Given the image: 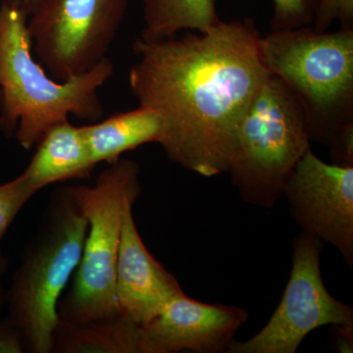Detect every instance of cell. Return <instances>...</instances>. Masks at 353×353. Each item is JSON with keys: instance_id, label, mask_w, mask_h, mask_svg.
<instances>
[{"instance_id": "obj_1", "label": "cell", "mask_w": 353, "mask_h": 353, "mask_svg": "<svg viewBox=\"0 0 353 353\" xmlns=\"http://www.w3.org/2000/svg\"><path fill=\"white\" fill-rule=\"evenodd\" d=\"M259 39L245 19L134 41L130 88L139 105L159 115L158 143L172 161L206 178L227 172L236 128L269 75Z\"/></svg>"}, {"instance_id": "obj_2", "label": "cell", "mask_w": 353, "mask_h": 353, "mask_svg": "<svg viewBox=\"0 0 353 353\" xmlns=\"http://www.w3.org/2000/svg\"><path fill=\"white\" fill-rule=\"evenodd\" d=\"M28 16L19 0L0 2V131L15 134L20 145L31 150L70 114L90 122L101 119L97 92L113 76L114 65L105 57L87 73L52 80L32 57Z\"/></svg>"}, {"instance_id": "obj_3", "label": "cell", "mask_w": 353, "mask_h": 353, "mask_svg": "<svg viewBox=\"0 0 353 353\" xmlns=\"http://www.w3.org/2000/svg\"><path fill=\"white\" fill-rule=\"evenodd\" d=\"M259 52L303 104L311 141L333 150L353 141V29L271 31L260 37Z\"/></svg>"}, {"instance_id": "obj_4", "label": "cell", "mask_w": 353, "mask_h": 353, "mask_svg": "<svg viewBox=\"0 0 353 353\" xmlns=\"http://www.w3.org/2000/svg\"><path fill=\"white\" fill-rule=\"evenodd\" d=\"M87 231V218L71 187L55 190L9 292L10 321L19 330L26 352H53L58 303L80 263Z\"/></svg>"}, {"instance_id": "obj_5", "label": "cell", "mask_w": 353, "mask_h": 353, "mask_svg": "<svg viewBox=\"0 0 353 353\" xmlns=\"http://www.w3.org/2000/svg\"><path fill=\"white\" fill-rule=\"evenodd\" d=\"M108 165L92 187H71L88 221L73 285L58 303L60 320L72 324L122 314L115 294L118 252L125 216L141 194V185L136 162L119 158Z\"/></svg>"}, {"instance_id": "obj_6", "label": "cell", "mask_w": 353, "mask_h": 353, "mask_svg": "<svg viewBox=\"0 0 353 353\" xmlns=\"http://www.w3.org/2000/svg\"><path fill=\"white\" fill-rule=\"evenodd\" d=\"M310 143L303 104L269 73L236 128L228 161L227 172L241 199L273 208Z\"/></svg>"}, {"instance_id": "obj_7", "label": "cell", "mask_w": 353, "mask_h": 353, "mask_svg": "<svg viewBox=\"0 0 353 353\" xmlns=\"http://www.w3.org/2000/svg\"><path fill=\"white\" fill-rule=\"evenodd\" d=\"M128 0H41L28 31L39 62L57 81L87 73L106 57Z\"/></svg>"}, {"instance_id": "obj_8", "label": "cell", "mask_w": 353, "mask_h": 353, "mask_svg": "<svg viewBox=\"0 0 353 353\" xmlns=\"http://www.w3.org/2000/svg\"><path fill=\"white\" fill-rule=\"evenodd\" d=\"M323 241L306 233L294 241L292 267L284 296L263 329L250 340L233 341L230 353H294L323 326H353L352 306L334 299L323 282Z\"/></svg>"}, {"instance_id": "obj_9", "label": "cell", "mask_w": 353, "mask_h": 353, "mask_svg": "<svg viewBox=\"0 0 353 353\" xmlns=\"http://www.w3.org/2000/svg\"><path fill=\"white\" fill-rule=\"evenodd\" d=\"M290 215L303 233L326 241L353 266V166L326 163L309 148L285 183Z\"/></svg>"}, {"instance_id": "obj_10", "label": "cell", "mask_w": 353, "mask_h": 353, "mask_svg": "<svg viewBox=\"0 0 353 353\" xmlns=\"http://www.w3.org/2000/svg\"><path fill=\"white\" fill-rule=\"evenodd\" d=\"M248 319L245 309L203 303L183 292L143 329L154 353H216L227 352Z\"/></svg>"}, {"instance_id": "obj_11", "label": "cell", "mask_w": 353, "mask_h": 353, "mask_svg": "<svg viewBox=\"0 0 353 353\" xmlns=\"http://www.w3.org/2000/svg\"><path fill=\"white\" fill-rule=\"evenodd\" d=\"M115 294L123 314L145 326L183 294L176 279L152 256L132 218L125 216L116 266Z\"/></svg>"}, {"instance_id": "obj_12", "label": "cell", "mask_w": 353, "mask_h": 353, "mask_svg": "<svg viewBox=\"0 0 353 353\" xmlns=\"http://www.w3.org/2000/svg\"><path fill=\"white\" fill-rule=\"evenodd\" d=\"M31 162L23 172L38 192L51 183L85 179L94 171L83 127L62 121L50 128L38 141Z\"/></svg>"}, {"instance_id": "obj_13", "label": "cell", "mask_w": 353, "mask_h": 353, "mask_svg": "<svg viewBox=\"0 0 353 353\" xmlns=\"http://www.w3.org/2000/svg\"><path fill=\"white\" fill-rule=\"evenodd\" d=\"M52 352L154 353L143 326L123 313L83 324L60 320Z\"/></svg>"}, {"instance_id": "obj_14", "label": "cell", "mask_w": 353, "mask_h": 353, "mask_svg": "<svg viewBox=\"0 0 353 353\" xmlns=\"http://www.w3.org/2000/svg\"><path fill=\"white\" fill-rule=\"evenodd\" d=\"M83 127L90 157L95 164L114 163L123 153L146 143H159L162 134L159 115L141 105Z\"/></svg>"}, {"instance_id": "obj_15", "label": "cell", "mask_w": 353, "mask_h": 353, "mask_svg": "<svg viewBox=\"0 0 353 353\" xmlns=\"http://www.w3.org/2000/svg\"><path fill=\"white\" fill-rule=\"evenodd\" d=\"M145 29L139 38L158 41L182 31L205 32L219 24L215 0H143Z\"/></svg>"}, {"instance_id": "obj_16", "label": "cell", "mask_w": 353, "mask_h": 353, "mask_svg": "<svg viewBox=\"0 0 353 353\" xmlns=\"http://www.w3.org/2000/svg\"><path fill=\"white\" fill-rule=\"evenodd\" d=\"M320 0H273L271 31H287L310 26Z\"/></svg>"}, {"instance_id": "obj_17", "label": "cell", "mask_w": 353, "mask_h": 353, "mask_svg": "<svg viewBox=\"0 0 353 353\" xmlns=\"http://www.w3.org/2000/svg\"><path fill=\"white\" fill-rule=\"evenodd\" d=\"M34 194H37L36 190L24 173L10 182L0 185V240L21 209Z\"/></svg>"}, {"instance_id": "obj_18", "label": "cell", "mask_w": 353, "mask_h": 353, "mask_svg": "<svg viewBox=\"0 0 353 353\" xmlns=\"http://www.w3.org/2000/svg\"><path fill=\"white\" fill-rule=\"evenodd\" d=\"M334 22L341 29H353V0H320L312 28L316 32H326Z\"/></svg>"}, {"instance_id": "obj_19", "label": "cell", "mask_w": 353, "mask_h": 353, "mask_svg": "<svg viewBox=\"0 0 353 353\" xmlns=\"http://www.w3.org/2000/svg\"><path fill=\"white\" fill-rule=\"evenodd\" d=\"M25 345L19 330L12 323H0V353H22Z\"/></svg>"}, {"instance_id": "obj_20", "label": "cell", "mask_w": 353, "mask_h": 353, "mask_svg": "<svg viewBox=\"0 0 353 353\" xmlns=\"http://www.w3.org/2000/svg\"><path fill=\"white\" fill-rule=\"evenodd\" d=\"M2 0H0L1 2ZM21 3H22L23 7H24L25 10L27 11L29 15H31L32 11L36 9V7L41 3V0H19Z\"/></svg>"}, {"instance_id": "obj_21", "label": "cell", "mask_w": 353, "mask_h": 353, "mask_svg": "<svg viewBox=\"0 0 353 353\" xmlns=\"http://www.w3.org/2000/svg\"><path fill=\"white\" fill-rule=\"evenodd\" d=\"M2 265H3V263H2V259H0V271L2 270Z\"/></svg>"}]
</instances>
